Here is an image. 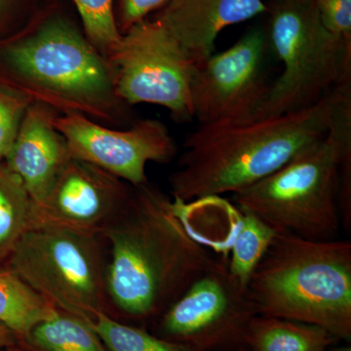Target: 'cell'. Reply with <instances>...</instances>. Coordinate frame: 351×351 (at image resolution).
<instances>
[{
  "label": "cell",
  "mask_w": 351,
  "mask_h": 351,
  "mask_svg": "<svg viewBox=\"0 0 351 351\" xmlns=\"http://www.w3.org/2000/svg\"><path fill=\"white\" fill-rule=\"evenodd\" d=\"M0 351H6V350H0Z\"/></svg>",
  "instance_id": "f1b7e54d"
},
{
  "label": "cell",
  "mask_w": 351,
  "mask_h": 351,
  "mask_svg": "<svg viewBox=\"0 0 351 351\" xmlns=\"http://www.w3.org/2000/svg\"><path fill=\"white\" fill-rule=\"evenodd\" d=\"M108 61L117 71V95L127 105L152 104L169 110L176 121L195 119V64L158 21L133 25L122 34Z\"/></svg>",
  "instance_id": "ba28073f"
},
{
  "label": "cell",
  "mask_w": 351,
  "mask_h": 351,
  "mask_svg": "<svg viewBox=\"0 0 351 351\" xmlns=\"http://www.w3.org/2000/svg\"><path fill=\"white\" fill-rule=\"evenodd\" d=\"M327 351H351L350 346H335V348H328Z\"/></svg>",
  "instance_id": "484cf974"
},
{
  "label": "cell",
  "mask_w": 351,
  "mask_h": 351,
  "mask_svg": "<svg viewBox=\"0 0 351 351\" xmlns=\"http://www.w3.org/2000/svg\"><path fill=\"white\" fill-rule=\"evenodd\" d=\"M9 1H10V0H0V16H1L2 13L5 10Z\"/></svg>",
  "instance_id": "4316f807"
},
{
  "label": "cell",
  "mask_w": 351,
  "mask_h": 351,
  "mask_svg": "<svg viewBox=\"0 0 351 351\" xmlns=\"http://www.w3.org/2000/svg\"><path fill=\"white\" fill-rule=\"evenodd\" d=\"M56 309L19 277L0 269V322L15 332L19 341Z\"/></svg>",
  "instance_id": "e0dca14e"
},
{
  "label": "cell",
  "mask_w": 351,
  "mask_h": 351,
  "mask_svg": "<svg viewBox=\"0 0 351 351\" xmlns=\"http://www.w3.org/2000/svg\"><path fill=\"white\" fill-rule=\"evenodd\" d=\"M0 64L14 93L54 110L103 125L134 123L117 92V71L86 36L63 18L41 22L0 49Z\"/></svg>",
  "instance_id": "3957f363"
},
{
  "label": "cell",
  "mask_w": 351,
  "mask_h": 351,
  "mask_svg": "<svg viewBox=\"0 0 351 351\" xmlns=\"http://www.w3.org/2000/svg\"><path fill=\"white\" fill-rule=\"evenodd\" d=\"M32 101L0 87V167L12 149L21 122Z\"/></svg>",
  "instance_id": "7402d4cb"
},
{
  "label": "cell",
  "mask_w": 351,
  "mask_h": 351,
  "mask_svg": "<svg viewBox=\"0 0 351 351\" xmlns=\"http://www.w3.org/2000/svg\"><path fill=\"white\" fill-rule=\"evenodd\" d=\"M18 345L27 351H108L86 321L56 309Z\"/></svg>",
  "instance_id": "2e32d148"
},
{
  "label": "cell",
  "mask_w": 351,
  "mask_h": 351,
  "mask_svg": "<svg viewBox=\"0 0 351 351\" xmlns=\"http://www.w3.org/2000/svg\"><path fill=\"white\" fill-rule=\"evenodd\" d=\"M269 12L263 0H169L156 20L198 64L214 53L219 32Z\"/></svg>",
  "instance_id": "5bb4252c"
},
{
  "label": "cell",
  "mask_w": 351,
  "mask_h": 351,
  "mask_svg": "<svg viewBox=\"0 0 351 351\" xmlns=\"http://www.w3.org/2000/svg\"><path fill=\"white\" fill-rule=\"evenodd\" d=\"M350 84L313 107L243 124L198 126L169 177L173 199L189 202L239 193L276 172L321 140L351 101Z\"/></svg>",
  "instance_id": "7a4b0ae2"
},
{
  "label": "cell",
  "mask_w": 351,
  "mask_h": 351,
  "mask_svg": "<svg viewBox=\"0 0 351 351\" xmlns=\"http://www.w3.org/2000/svg\"><path fill=\"white\" fill-rule=\"evenodd\" d=\"M18 343H19V339L15 332L3 323L0 322V350H7Z\"/></svg>",
  "instance_id": "d4e9b609"
},
{
  "label": "cell",
  "mask_w": 351,
  "mask_h": 351,
  "mask_svg": "<svg viewBox=\"0 0 351 351\" xmlns=\"http://www.w3.org/2000/svg\"><path fill=\"white\" fill-rule=\"evenodd\" d=\"M269 52L267 29L252 27L232 47L196 64L191 101L199 126L255 121L274 83Z\"/></svg>",
  "instance_id": "9c48e42d"
},
{
  "label": "cell",
  "mask_w": 351,
  "mask_h": 351,
  "mask_svg": "<svg viewBox=\"0 0 351 351\" xmlns=\"http://www.w3.org/2000/svg\"><path fill=\"white\" fill-rule=\"evenodd\" d=\"M328 31L351 43V0H314Z\"/></svg>",
  "instance_id": "603a6c76"
},
{
  "label": "cell",
  "mask_w": 351,
  "mask_h": 351,
  "mask_svg": "<svg viewBox=\"0 0 351 351\" xmlns=\"http://www.w3.org/2000/svg\"><path fill=\"white\" fill-rule=\"evenodd\" d=\"M88 324L108 351H195L177 341L151 334L143 328L121 322L101 311Z\"/></svg>",
  "instance_id": "ffe728a7"
},
{
  "label": "cell",
  "mask_w": 351,
  "mask_h": 351,
  "mask_svg": "<svg viewBox=\"0 0 351 351\" xmlns=\"http://www.w3.org/2000/svg\"><path fill=\"white\" fill-rule=\"evenodd\" d=\"M169 0H119V31L125 34L133 25L147 19L149 14L162 8Z\"/></svg>",
  "instance_id": "cb8c5ba5"
},
{
  "label": "cell",
  "mask_w": 351,
  "mask_h": 351,
  "mask_svg": "<svg viewBox=\"0 0 351 351\" xmlns=\"http://www.w3.org/2000/svg\"><path fill=\"white\" fill-rule=\"evenodd\" d=\"M258 314L316 325L351 339L350 240L277 233L247 289Z\"/></svg>",
  "instance_id": "277c9868"
},
{
  "label": "cell",
  "mask_w": 351,
  "mask_h": 351,
  "mask_svg": "<svg viewBox=\"0 0 351 351\" xmlns=\"http://www.w3.org/2000/svg\"><path fill=\"white\" fill-rule=\"evenodd\" d=\"M82 18L85 36L104 57L110 58L122 34L113 11V0H71Z\"/></svg>",
  "instance_id": "44dd1931"
},
{
  "label": "cell",
  "mask_w": 351,
  "mask_h": 351,
  "mask_svg": "<svg viewBox=\"0 0 351 351\" xmlns=\"http://www.w3.org/2000/svg\"><path fill=\"white\" fill-rule=\"evenodd\" d=\"M108 309L126 319H157L219 261L198 242L172 196L145 182L101 235Z\"/></svg>",
  "instance_id": "6da1fadb"
},
{
  "label": "cell",
  "mask_w": 351,
  "mask_h": 351,
  "mask_svg": "<svg viewBox=\"0 0 351 351\" xmlns=\"http://www.w3.org/2000/svg\"><path fill=\"white\" fill-rule=\"evenodd\" d=\"M133 191L128 182L71 157L45 197L32 203L29 228H61L101 237Z\"/></svg>",
  "instance_id": "7c38bea8"
},
{
  "label": "cell",
  "mask_w": 351,
  "mask_h": 351,
  "mask_svg": "<svg viewBox=\"0 0 351 351\" xmlns=\"http://www.w3.org/2000/svg\"><path fill=\"white\" fill-rule=\"evenodd\" d=\"M267 38L282 64L256 120L313 107L350 84L351 43L328 31L314 0H274Z\"/></svg>",
  "instance_id": "8992f818"
},
{
  "label": "cell",
  "mask_w": 351,
  "mask_h": 351,
  "mask_svg": "<svg viewBox=\"0 0 351 351\" xmlns=\"http://www.w3.org/2000/svg\"><path fill=\"white\" fill-rule=\"evenodd\" d=\"M57 112L32 103L21 122L4 165L22 182L32 203H38L52 188L71 156L54 124Z\"/></svg>",
  "instance_id": "4fadbf2b"
},
{
  "label": "cell",
  "mask_w": 351,
  "mask_h": 351,
  "mask_svg": "<svg viewBox=\"0 0 351 351\" xmlns=\"http://www.w3.org/2000/svg\"><path fill=\"white\" fill-rule=\"evenodd\" d=\"M6 351H27V350H25L24 348H22V346L19 345H16L14 346H11V348H7Z\"/></svg>",
  "instance_id": "83f0119b"
},
{
  "label": "cell",
  "mask_w": 351,
  "mask_h": 351,
  "mask_svg": "<svg viewBox=\"0 0 351 351\" xmlns=\"http://www.w3.org/2000/svg\"><path fill=\"white\" fill-rule=\"evenodd\" d=\"M351 162V101L326 135L257 184L232 195L239 211L267 223L278 234L337 239L341 228V173Z\"/></svg>",
  "instance_id": "5b68a950"
},
{
  "label": "cell",
  "mask_w": 351,
  "mask_h": 351,
  "mask_svg": "<svg viewBox=\"0 0 351 351\" xmlns=\"http://www.w3.org/2000/svg\"><path fill=\"white\" fill-rule=\"evenodd\" d=\"M32 200L22 182L0 167V269H4L18 242L31 228Z\"/></svg>",
  "instance_id": "d6986e66"
},
{
  "label": "cell",
  "mask_w": 351,
  "mask_h": 351,
  "mask_svg": "<svg viewBox=\"0 0 351 351\" xmlns=\"http://www.w3.org/2000/svg\"><path fill=\"white\" fill-rule=\"evenodd\" d=\"M239 218L226 269L232 280L247 291L252 276L274 243L277 232L255 215L240 212Z\"/></svg>",
  "instance_id": "ac0fdd59"
},
{
  "label": "cell",
  "mask_w": 351,
  "mask_h": 351,
  "mask_svg": "<svg viewBox=\"0 0 351 351\" xmlns=\"http://www.w3.org/2000/svg\"><path fill=\"white\" fill-rule=\"evenodd\" d=\"M69 154L107 171L133 186L147 180V163L167 164L177 145L167 127L156 119L136 120L129 128H110L78 114L57 115L54 120Z\"/></svg>",
  "instance_id": "8fae6325"
},
{
  "label": "cell",
  "mask_w": 351,
  "mask_h": 351,
  "mask_svg": "<svg viewBox=\"0 0 351 351\" xmlns=\"http://www.w3.org/2000/svg\"><path fill=\"white\" fill-rule=\"evenodd\" d=\"M106 250L100 237L53 228H29L4 269L59 311L90 321L110 313Z\"/></svg>",
  "instance_id": "52a82bcc"
},
{
  "label": "cell",
  "mask_w": 351,
  "mask_h": 351,
  "mask_svg": "<svg viewBox=\"0 0 351 351\" xmlns=\"http://www.w3.org/2000/svg\"><path fill=\"white\" fill-rule=\"evenodd\" d=\"M338 339L316 325L258 314L247 332L248 351H327Z\"/></svg>",
  "instance_id": "9a60e30c"
},
{
  "label": "cell",
  "mask_w": 351,
  "mask_h": 351,
  "mask_svg": "<svg viewBox=\"0 0 351 351\" xmlns=\"http://www.w3.org/2000/svg\"><path fill=\"white\" fill-rule=\"evenodd\" d=\"M256 315L247 291L219 262L157 318V336L195 351H248L247 332Z\"/></svg>",
  "instance_id": "30bf717a"
}]
</instances>
